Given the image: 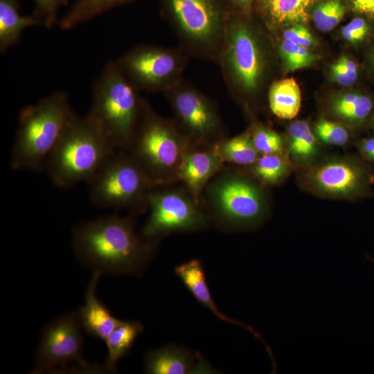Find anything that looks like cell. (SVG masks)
<instances>
[{
	"label": "cell",
	"instance_id": "24",
	"mask_svg": "<svg viewBox=\"0 0 374 374\" xmlns=\"http://www.w3.org/2000/svg\"><path fill=\"white\" fill-rule=\"evenodd\" d=\"M143 330V326L139 321H123L109 334L105 340L107 355L103 364L107 372L116 371L118 362L130 350Z\"/></svg>",
	"mask_w": 374,
	"mask_h": 374
},
{
	"label": "cell",
	"instance_id": "23",
	"mask_svg": "<svg viewBox=\"0 0 374 374\" xmlns=\"http://www.w3.org/2000/svg\"><path fill=\"white\" fill-rule=\"evenodd\" d=\"M245 168L265 188L283 183L296 168L287 154H262Z\"/></svg>",
	"mask_w": 374,
	"mask_h": 374
},
{
	"label": "cell",
	"instance_id": "31",
	"mask_svg": "<svg viewBox=\"0 0 374 374\" xmlns=\"http://www.w3.org/2000/svg\"><path fill=\"white\" fill-rule=\"evenodd\" d=\"M346 12V6L341 0H326L314 7L312 17L320 31L329 32L341 22Z\"/></svg>",
	"mask_w": 374,
	"mask_h": 374
},
{
	"label": "cell",
	"instance_id": "36",
	"mask_svg": "<svg viewBox=\"0 0 374 374\" xmlns=\"http://www.w3.org/2000/svg\"><path fill=\"white\" fill-rule=\"evenodd\" d=\"M355 143L359 155L367 162L374 163V136L361 139Z\"/></svg>",
	"mask_w": 374,
	"mask_h": 374
},
{
	"label": "cell",
	"instance_id": "27",
	"mask_svg": "<svg viewBox=\"0 0 374 374\" xmlns=\"http://www.w3.org/2000/svg\"><path fill=\"white\" fill-rule=\"evenodd\" d=\"M314 0H262L270 19L277 24H301L309 19L308 9Z\"/></svg>",
	"mask_w": 374,
	"mask_h": 374
},
{
	"label": "cell",
	"instance_id": "18",
	"mask_svg": "<svg viewBox=\"0 0 374 374\" xmlns=\"http://www.w3.org/2000/svg\"><path fill=\"white\" fill-rule=\"evenodd\" d=\"M285 139L286 154L296 171L313 165L323 156V145L315 136L312 127L305 121L292 122Z\"/></svg>",
	"mask_w": 374,
	"mask_h": 374
},
{
	"label": "cell",
	"instance_id": "12",
	"mask_svg": "<svg viewBox=\"0 0 374 374\" xmlns=\"http://www.w3.org/2000/svg\"><path fill=\"white\" fill-rule=\"evenodd\" d=\"M163 93L190 147L213 148L226 138L217 109L202 92L180 80Z\"/></svg>",
	"mask_w": 374,
	"mask_h": 374
},
{
	"label": "cell",
	"instance_id": "2",
	"mask_svg": "<svg viewBox=\"0 0 374 374\" xmlns=\"http://www.w3.org/2000/svg\"><path fill=\"white\" fill-rule=\"evenodd\" d=\"M200 202L209 222L226 231L258 227L270 212L267 188L245 168L224 166L205 186Z\"/></svg>",
	"mask_w": 374,
	"mask_h": 374
},
{
	"label": "cell",
	"instance_id": "15",
	"mask_svg": "<svg viewBox=\"0 0 374 374\" xmlns=\"http://www.w3.org/2000/svg\"><path fill=\"white\" fill-rule=\"evenodd\" d=\"M224 166L215 147H189L181 164L179 181L200 201L205 186Z\"/></svg>",
	"mask_w": 374,
	"mask_h": 374
},
{
	"label": "cell",
	"instance_id": "13",
	"mask_svg": "<svg viewBox=\"0 0 374 374\" xmlns=\"http://www.w3.org/2000/svg\"><path fill=\"white\" fill-rule=\"evenodd\" d=\"M186 54L183 49L141 44L116 61L139 91L164 92L181 80Z\"/></svg>",
	"mask_w": 374,
	"mask_h": 374
},
{
	"label": "cell",
	"instance_id": "14",
	"mask_svg": "<svg viewBox=\"0 0 374 374\" xmlns=\"http://www.w3.org/2000/svg\"><path fill=\"white\" fill-rule=\"evenodd\" d=\"M81 328L77 312L48 323L42 330L32 373H64L69 371V364L74 363L80 371H107L104 366L96 368L84 359Z\"/></svg>",
	"mask_w": 374,
	"mask_h": 374
},
{
	"label": "cell",
	"instance_id": "1",
	"mask_svg": "<svg viewBox=\"0 0 374 374\" xmlns=\"http://www.w3.org/2000/svg\"><path fill=\"white\" fill-rule=\"evenodd\" d=\"M158 244L146 240L136 232L131 216L100 217L79 224L72 232L77 258L101 275L141 274Z\"/></svg>",
	"mask_w": 374,
	"mask_h": 374
},
{
	"label": "cell",
	"instance_id": "10",
	"mask_svg": "<svg viewBox=\"0 0 374 374\" xmlns=\"http://www.w3.org/2000/svg\"><path fill=\"white\" fill-rule=\"evenodd\" d=\"M217 62L231 89L244 95H253L259 89L265 59L258 37L247 23L227 17Z\"/></svg>",
	"mask_w": 374,
	"mask_h": 374
},
{
	"label": "cell",
	"instance_id": "11",
	"mask_svg": "<svg viewBox=\"0 0 374 374\" xmlns=\"http://www.w3.org/2000/svg\"><path fill=\"white\" fill-rule=\"evenodd\" d=\"M156 186L148 199V217L141 234L150 242L172 233H188L205 229L210 223L200 202L181 184Z\"/></svg>",
	"mask_w": 374,
	"mask_h": 374
},
{
	"label": "cell",
	"instance_id": "16",
	"mask_svg": "<svg viewBox=\"0 0 374 374\" xmlns=\"http://www.w3.org/2000/svg\"><path fill=\"white\" fill-rule=\"evenodd\" d=\"M102 275L93 272L88 284L85 303L77 311L82 328L92 337L105 340L123 321L116 319L96 296L98 280Z\"/></svg>",
	"mask_w": 374,
	"mask_h": 374
},
{
	"label": "cell",
	"instance_id": "8",
	"mask_svg": "<svg viewBox=\"0 0 374 374\" xmlns=\"http://www.w3.org/2000/svg\"><path fill=\"white\" fill-rule=\"evenodd\" d=\"M96 206L126 210L132 215L147 211L156 186L127 150H116L88 183Z\"/></svg>",
	"mask_w": 374,
	"mask_h": 374
},
{
	"label": "cell",
	"instance_id": "40",
	"mask_svg": "<svg viewBox=\"0 0 374 374\" xmlns=\"http://www.w3.org/2000/svg\"><path fill=\"white\" fill-rule=\"evenodd\" d=\"M369 125L372 128V130H373V131L374 132V115H373V118L371 120Z\"/></svg>",
	"mask_w": 374,
	"mask_h": 374
},
{
	"label": "cell",
	"instance_id": "17",
	"mask_svg": "<svg viewBox=\"0 0 374 374\" xmlns=\"http://www.w3.org/2000/svg\"><path fill=\"white\" fill-rule=\"evenodd\" d=\"M326 109L336 121L352 129L362 128L374 115V98L359 91L340 93L328 98Z\"/></svg>",
	"mask_w": 374,
	"mask_h": 374
},
{
	"label": "cell",
	"instance_id": "29",
	"mask_svg": "<svg viewBox=\"0 0 374 374\" xmlns=\"http://www.w3.org/2000/svg\"><path fill=\"white\" fill-rule=\"evenodd\" d=\"M278 53L287 72L310 66L318 59L308 48L296 45L284 38L278 46Z\"/></svg>",
	"mask_w": 374,
	"mask_h": 374
},
{
	"label": "cell",
	"instance_id": "19",
	"mask_svg": "<svg viewBox=\"0 0 374 374\" xmlns=\"http://www.w3.org/2000/svg\"><path fill=\"white\" fill-rule=\"evenodd\" d=\"M204 364H196L195 357L186 349L167 346L146 355L145 371L149 374H188L203 371Z\"/></svg>",
	"mask_w": 374,
	"mask_h": 374
},
{
	"label": "cell",
	"instance_id": "4",
	"mask_svg": "<svg viewBox=\"0 0 374 374\" xmlns=\"http://www.w3.org/2000/svg\"><path fill=\"white\" fill-rule=\"evenodd\" d=\"M75 115L64 92L53 93L24 107L19 114L11 168L15 170H44L49 157Z\"/></svg>",
	"mask_w": 374,
	"mask_h": 374
},
{
	"label": "cell",
	"instance_id": "20",
	"mask_svg": "<svg viewBox=\"0 0 374 374\" xmlns=\"http://www.w3.org/2000/svg\"><path fill=\"white\" fill-rule=\"evenodd\" d=\"M175 272L197 301L210 309L217 318L223 321L244 328L252 332L256 337H260L259 335L252 328L226 317L220 311L209 291L204 267L199 260L192 259L184 262L175 268Z\"/></svg>",
	"mask_w": 374,
	"mask_h": 374
},
{
	"label": "cell",
	"instance_id": "3",
	"mask_svg": "<svg viewBox=\"0 0 374 374\" xmlns=\"http://www.w3.org/2000/svg\"><path fill=\"white\" fill-rule=\"evenodd\" d=\"M118 150L88 114H76L49 157L44 170L58 188H69L93 178Z\"/></svg>",
	"mask_w": 374,
	"mask_h": 374
},
{
	"label": "cell",
	"instance_id": "28",
	"mask_svg": "<svg viewBox=\"0 0 374 374\" xmlns=\"http://www.w3.org/2000/svg\"><path fill=\"white\" fill-rule=\"evenodd\" d=\"M312 130L322 145L344 148L353 141V129L336 121L321 117L314 123Z\"/></svg>",
	"mask_w": 374,
	"mask_h": 374
},
{
	"label": "cell",
	"instance_id": "21",
	"mask_svg": "<svg viewBox=\"0 0 374 374\" xmlns=\"http://www.w3.org/2000/svg\"><path fill=\"white\" fill-rule=\"evenodd\" d=\"M33 26H41V23L33 14L22 15L18 0H0L1 53L18 43L23 31Z\"/></svg>",
	"mask_w": 374,
	"mask_h": 374
},
{
	"label": "cell",
	"instance_id": "39",
	"mask_svg": "<svg viewBox=\"0 0 374 374\" xmlns=\"http://www.w3.org/2000/svg\"><path fill=\"white\" fill-rule=\"evenodd\" d=\"M233 1H234L235 3H238L244 6H249L253 1V0H233Z\"/></svg>",
	"mask_w": 374,
	"mask_h": 374
},
{
	"label": "cell",
	"instance_id": "32",
	"mask_svg": "<svg viewBox=\"0 0 374 374\" xmlns=\"http://www.w3.org/2000/svg\"><path fill=\"white\" fill-rule=\"evenodd\" d=\"M330 75L332 81L343 87L354 85L359 75L358 64L351 57L342 55L330 67Z\"/></svg>",
	"mask_w": 374,
	"mask_h": 374
},
{
	"label": "cell",
	"instance_id": "22",
	"mask_svg": "<svg viewBox=\"0 0 374 374\" xmlns=\"http://www.w3.org/2000/svg\"><path fill=\"white\" fill-rule=\"evenodd\" d=\"M268 101L271 112L277 117L294 118L301 106V93L296 81L287 78L274 82L269 89Z\"/></svg>",
	"mask_w": 374,
	"mask_h": 374
},
{
	"label": "cell",
	"instance_id": "30",
	"mask_svg": "<svg viewBox=\"0 0 374 374\" xmlns=\"http://www.w3.org/2000/svg\"><path fill=\"white\" fill-rule=\"evenodd\" d=\"M249 130L254 147L260 155L286 154L285 137L275 130L259 123L253 124Z\"/></svg>",
	"mask_w": 374,
	"mask_h": 374
},
{
	"label": "cell",
	"instance_id": "34",
	"mask_svg": "<svg viewBox=\"0 0 374 374\" xmlns=\"http://www.w3.org/2000/svg\"><path fill=\"white\" fill-rule=\"evenodd\" d=\"M35 7L33 15L41 26L51 28L57 21L60 8L67 4V0H33Z\"/></svg>",
	"mask_w": 374,
	"mask_h": 374
},
{
	"label": "cell",
	"instance_id": "41",
	"mask_svg": "<svg viewBox=\"0 0 374 374\" xmlns=\"http://www.w3.org/2000/svg\"><path fill=\"white\" fill-rule=\"evenodd\" d=\"M369 260H371L373 263H374V258L371 257V256H368Z\"/></svg>",
	"mask_w": 374,
	"mask_h": 374
},
{
	"label": "cell",
	"instance_id": "25",
	"mask_svg": "<svg viewBox=\"0 0 374 374\" xmlns=\"http://www.w3.org/2000/svg\"><path fill=\"white\" fill-rule=\"evenodd\" d=\"M215 150L224 163L244 168L252 165L260 155L254 147L249 128L232 138H224Z\"/></svg>",
	"mask_w": 374,
	"mask_h": 374
},
{
	"label": "cell",
	"instance_id": "33",
	"mask_svg": "<svg viewBox=\"0 0 374 374\" xmlns=\"http://www.w3.org/2000/svg\"><path fill=\"white\" fill-rule=\"evenodd\" d=\"M372 22V21H371ZM373 32V26L365 17H357L342 27L341 36L353 46H358L366 42Z\"/></svg>",
	"mask_w": 374,
	"mask_h": 374
},
{
	"label": "cell",
	"instance_id": "9",
	"mask_svg": "<svg viewBox=\"0 0 374 374\" xmlns=\"http://www.w3.org/2000/svg\"><path fill=\"white\" fill-rule=\"evenodd\" d=\"M166 6L182 49L217 61L227 19L217 0H166Z\"/></svg>",
	"mask_w": 374,
	"mask_h": 374
},
{
	"label": "cell",
	"instance_id": "6",
	"mask_svg": "<svg viewBox=\"0 0 374 374\" xmlns=\"http://www.w3.org/2000/svg\"><path fill=\"white\" fill-rule=\"evenodd\" d=\"M190 145L175 121L161 117L148 103L127 150L156 186L179 181L184 154Z\"/></svg>",
	"mask_w": 374,
	"mask_h": 374
},
{
	"label": "cell",
	"instance_id": "5",
	"mask_svg": "<svg viewBox=\"0 0 374 374\" xmlns=\"http://www.w3.org/2000/svg\"><path fill=\"white\" fill-rule=\"evenodd\" d=\"M116 60L109 61L92 89L87 113L117 150H127L141 120L146 101Z\"/></svg>",
	"mask_w": 374,
	"mask_h": 374
},
{
	"label": "cell",
	"instance_id": "7",
	"mask_svg": "<svg viewBox=\"0 0 374 374\" xmlns=\"http://www.w3.org/2000/svg\"><path fill=\"white\" fill-rule=\"evenodd\" d=\"M296 180L303 191L323 199L355 202L374 195V168L359 154L323 156L298 170Z\"/></svg>",
	"mask_w": 374,
	"mask_h": 374
},
{
	"label": "cell",
	"instance_id": "37",
	"mask_svg": "<svg viewBox=\"0 0 374 374\" xmlns=\"http://www.w3.org/2000/svg\"><path fill=\"white\" fill-rule=\"evenodd\" d=\"M352 9L374 22V0H349Z\"/></svg>",
	"mask_w": 374,
	"mask_h": 374
},
{
	"label": "cell",
	"instance_id": "26",
	"mask_svg": "<svg viewBox=\"0 0 374 374\" xmlns=\"http://www.w3.org/2000/svg\"><path fill=\"white\" fill-rule=\"evenodd\" d=\"M131 1L132 0H75L60 20L59 25L62 29H71Z\"/></svg>",
	"mask_w": 374,
	"mask_h": 374
},
{
	"label": "cell",
	"instance_id": "35",
	"mask_svg": "<svg viewBox=\"0 0 374 374\" xmlns=\"http://www.w3.org/2000/svg\"><path fill=\"white\" fill-rule=\"evenodd\" d=\"M283 38L308 48L315 46L317 43L309 29L301 24H295L285 29L283 32Z\"/></svg>",
	"mask_w": 374,
	"mask_h": 374
},
{
	"label": "cell",
	"instance_id": "38",
	"mask_svg": "<svg viewBox=\"0 0 374 374\" xmlns=\"http://www.w3.org/2000/svg\"><path fill=\"white\" fill-rule=\"evenodd\" d=\"M368 59L370 66L374 71V44L370 48L368 53Z\"/></svg>",
	"mask_w": 374,
	"mask_h": 374
}]
</instances>
